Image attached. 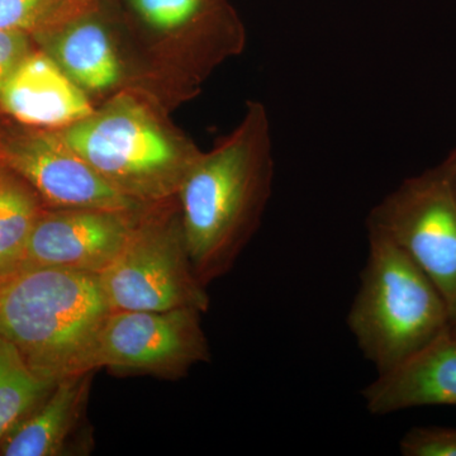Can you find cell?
<instances>
[{
	"instance_id": "cell-1",
	"label": "cell",
	"mask_w": 456,
	"mask_h": 456,
	"mask_svg": "<svg viewBox=\"0 0 456 456\" xmlns=\"http://www.w3.org/2000/svg\"><path fill=\"white\" fill-rule=\"evenodd\" d=\"M273 163L261 108L212 154L198 159L178 191L191 268L204 285L222 277L253 235L270 193Z\"/></svg>"
},
{
	"instance_id": "cell-7",
	"label": "cell",
	"mask_w": 456,
	"mask_h": 456,
	"mask_svg": "<svg viewBox=\"0 0 456 456\" xmlns=\"http://www.w3.org/2000/svg\"><path fill=\"white\" fill-rule=\"evenodd\" d=\"M202 312L110 311L93 353L92 370L146 374L175 379L211 359Z\"/></svg>"
},
{
	"instance_id": "cell-20",
	"label": "cell",
	"mask_w": 456,
	"mask_h": 456,
	"mask_svg": "<svg viewBox=\"0 0 456 456\" xmlns=\"http://www.w3.org/2000/svg\"><path fill=\"white\" fill-rule=\"evenodd\" d=\"M443 167L445 170L446 175H448L450 185H452L456 197V150L450 155L448 160L443 164Z\"/></svg>"
},
{
	"instance_id": "cell-6",
	"label": "cell",
	"mask_w": 456,
	"mask_h": 456,
	"mask_svg": "<svg viewBox=\"0 0 456 456\" xmlns=\"http://www.w3.org/2000/svg\"><path fill=\"white\" fill-rule=\"evenodd\" d=\"M99 281L110 311L209 307L206 285L189 260L182 218L173 226L141 221Z\"/></svg>"
},
{
	"instance_id": "cell-21",
	"label": "cell",
	"mask_w": 456,
	"mask_h": 456,
	"mask_svg": "<svg viewBox=\"0 0 456 456\" xmlns=\"http://www.w3.org/2000/svg\"><path fill=\"white\" fill-rule=\"evenodd\" d=\"M449 332L452 334V338H456V317L452 321V323H450Z\"/></svg>"
},
{
	"instance_id": "cell-9",
	"label": "cell",
	"mask_w": 456,
	"mask_h": 456,
	"mask_svg": "<svg viewBox=\"0 0 456 456\" xmlns=\"http://www.w3.org/2000/svg\"><path fill=\"white\" fill-rule=\"evenodd\" d=\"M5 156L8 164L59 209L136 211L142 207L110 184L60 134L17 141Z\"/></svg>"
},
{
	"instance_id": "cell-10",
	"label": "cell",
	"mask_w": 456,
	"mask_h": 456,
	"mask_svg": "<svg viewBox=\"0 0 456 456\" xmlns=\"http://www.w3.org/2000/svg\"><path fill=\"white\" fill-rule=\"evenodd\" d=\"M371 415L410 408L456 406V338L449 331L362 391Z\"/></svg>"
},
{
	"instance_id": "cell-5",
	"label": "cell",
	"mask_w": 456,
	"mask_h": 456,
	"mask_svg": "<svg viewBox=\"0 0 456 456\" xmlns=\"http://www.w3.org/2000/svg\"><path fill=\"white\" fill-rule=\"evenodd\" d=\"M367 227L397 246L428 275L454 320L456 197L443 165L404 180L371 209Z\"/></svg>"
},
{
	"instance_id": "cell-11",
	"label": "cell",
	"mask_w": 456,
	"mask_h": 456,
	"mask_svg": "<svg viewBox=\"0 0 456 456\" xmlns=\"http://www.w3.org/2000/svg\"><path fill=\"white\" fill-rule=\"evenodd\" d=\"M0 102L18 121L38 127H60L94 113L80 86L55 60L27 55L3 86Z\"/></svg>"
},
{
	"instance_id": "cell-17",
	"label": "cell",
	"mask_w": 456,
	"mask_h": 456,
	"mask_svg": "<svg viewBox=\"0 0 456 456\" xmlns=\"http://www.w3.org/2000/svg\"><path fill=\"white\" fill-rule=\"evenodd\" d=\"M145 22L159 29H178L196 22L213 0H130Z\"/></svg>"
},
{
	"instance_id": "cell-12",
	"label": "cell",
	"mask_w": 456,
	"mask_h": 456,
	"mask_svg": "<svg viewBox=\"0 0 456 456\" xmlns=\"http://www.w3.org/2000/svg\"><path fill=\"white\" fill-rule=\"evenodd\" d=\"M94 371L60 379L0 446L5 456H55L70 452L88 403Z\"/></svg>"
},
{
	"instance_id": "cell-22",
	"label": "cell",
	"mask_w": 456,
	"mask_h": 456,
	"mask_svg": "<svg viewBox=\"0 0 456 456\" xmlns=\"http://www.w3.org/2000/svg\"><path fill=\"white\" fill-rule=\"evenodd\" d=\"M0 178H2V176H0Z\"/></svg>"
},
{
	"instance_id": "cell-18",
	"label": "cell",
	"mask_w": 456,
	"mask_h": 456,
	"mask_svg": "<svg viewBox=\"0 0 456 456\" xmlns=\"http://www.w3.org/2000/svg\"><path fill=\"white\" fill-rule=\"evenodd\" d=\"M404 456H456V428H415L399 441Z\"/></svg>"
},
{
	"instance_id": "cell-3",
	"label": "cell",
	"mask_w": 456,
	"mask_h": 456,
	"mask_svg": "<svg viewBox=\"0 0 456 456\" xmlns=\"http://www.w3.org/2000/svg\"><path fill=\"white\" fill-rule=\"evenodd\" d=\"M368 256L346 322L378 374L449 331L448 305L419 266L386 237L368 232Z\"/></svg>"
},
{
	"instance_id": "cell-13",
	"label": "cell",
	"mask_w": 456,
	"mask_h": 456,
	"mask_svg": "<svg viewBox=\"0 0 456 456\" xmlns=\"http://www.w3.org/2000/svg\"><path fill=\"white\" fill-rule=\"evenodd\" d=\"M56 41L57 64L80 88L103 90L118 82V57L98 20L80 14L66 25Z\"/></svg>"
},
{
	"instance_id": "cell-19",
	"label": "cell",
	"mask_w": 456,
	"mask_h": 456,
	"mask_svg": "<svg viewBox=\"0 0 456 456\" xmlns=\"http://www.w3.org/2000/svg\"><path fill=\"white\" fill-rule=\"evenodd\" d=\"M27 32H0V93L20 62L28 55Z\"/></svg>"
},
{
	"instance_id": "cell-16",
	"label": "cell",
	"mask_w": 456,
	"mask_h": 456,
	"mask_svg": "<svg viewBox=\"0 0 456 456\" xmlns=\"http://www.w3.org/2000/svg\"><path fill=\"white\" fill-rule=\"evenodd\" d=\"M95 0H0V32L45 31L88 11Z\"/></svg>"
},
{
	"instance_id": "cell-14",
	"label": "cell",
	"mask_w": 456,
	"mask_h": 456,
	"mask_svg": "<svg viewBox=\"0 0 456 456\" xmlns=\"http://www.w3.org/2000/svg\"><path fill=\"white\" fill-rule=\"evenodd\" d=\"M53 386L33 373L14 345L0 336V443Z\"/></svg>"
},
{
	"instance_id": "cell-8",
	"label": "cell",
	"mask_w": 456,
	"mask_h": 456,
	"mask_svg": "<svg viewBox=\"0 0 456 456\" xmlns=\"http://www.w3.org/2000/svg\"><path fill=\"white\" fill-rule=\"evenodd\" d=\"M137 211L59 209L40 213L20 265L53 266L99 275L130 241L141 222Z\"/></svg>"
},
{
	"instance_id": "cell-15",
	"label": "cell",
	"mask_w": 456,
	"mask_h": 456,
	"mask_svg": "<svg viewBox=\"0 0 456 456\" xmlns=\"http://www.w3.org/2000/svg\"><path fill=\"white\" fill-rule=\"evenodd\" d=\"M40 213L25 188L0 178V274L20 265Z\"/></svg>"
},
{
	"instance_id": "cell-2",
	"label": "cell",
	"mask_w": 456,
	"mask_h": 456,
	"mask_svg": "<svg viewBox=\"0 0 456 456\" xmlns=\"http://www.w3.org/2000/svg\"><path fill=\"white\" fill-rule=\"evenodd\" d=\"M110 312L97 274L27 265L0 274V336L46 382L94 371L90 362Z\"/></svg>"
},
{
	"instance_id": "cell-4",
	"label": "cell",
	"mask_w": 456,
	"mask_h": 456,
	"mask_svg": "<svg viewBox=\"0 0 456 456\" xmlns=\"http://www.w3.org/2000/svg\"><path fill=\"white\" fill-rule=\"evenodd\" d=\"M60 136L101 175L142 203L179 191L187 175L176 147L132 101L112 103L101 113L69 126Z\"/></svg>"
}]
</instances>
